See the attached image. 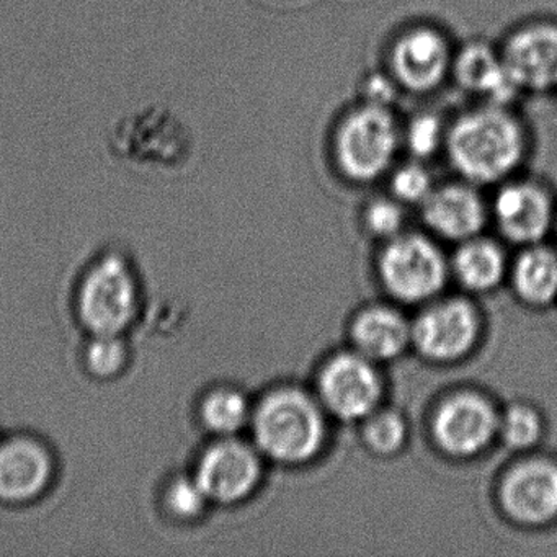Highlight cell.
Here are the masks:
<instances>
[{
	"instance_id": "6da1fadb",
	"label": "cell",
	"mask_w": 557,
	"mask_h": 557,
	"mask_svg": "<svg viewBox=\"0 0 557 557\" xmlns=\"http://www.w3.org/2000/svg\"><path fill=\"white\" fill-rule=\"evenodd\" d=\"M456 171L474 184H494L513 172L527 149L523 128L498 107L461 116L446 139Z\"/></svg>"
},
{
	"instance_id": "7a4b0ae2",
	"label": "cell",
	"mask_w": 557,
	"mask_h": 557,
	"mask_svg": "<svg viewBox=\"0 0 557 557\" xmlns=\"http://www.w3.org/2000/svg\"><path fill=\"white\" fill-rule=\"evenodd\" d=\"M324 433L321 410L301 391L270 394L253 416L257 445L280 462L308 461L321 448Z\"/></svg>"
},
{
	"instance_id": "3957f363",
	"label": "cell",
	"mask_w": 557,
	"mask_h": 557,
	"mask_svg": "<svg viewBox=\"0 0 557 557\" xmlns=\"http://www.w3.org/2000/svg\"><path fill=\"white\" fill-rule=\"evenodd\" d=\"M77 312L92 335H120L135 321L138 286L122 257H106L90 269L81 285Z\"/></svg>"
},
{
	"instance_id": "277c9868",
	"label": "cell",
	"mask_w": 557,
	"mask_h": 557,
	"mask_svg": "<svg viewBox=\"0 0 557 557\" xmlns=\"http://www.w3.org/2000/svg\"><path fill=\"white\" fill-rule=\"evenodd\" d=\"M397 129L386 107L364 106L342 123L335 138V154L342 172L358 182L374 181L393 162Z\"/></svg>"
},
{
	"instance_id": "5b68a950",
	"label": "cell",
	"mask_w": 557,
	"mask_h": 557,
	"mask_svg": "<svg viewBox=\"0 0 557 557\" xmlns=\"http://www.w3.org/2000/svg\"><path fill=\"white\" fill-rule=\"evenodd\" d=\"M380 267L384 285L400 301H425L445 285V260L425 237H397L384 250Z\"/></svg>"
},
{
	"instance_id": "8992f818",
	"label": "cell",
	"mask_w": 557,
	"mask_h": 557,
	"mask_svg": "<svg viewBox=\"0 0 557 557\" xmlns=\"http://www.w3.org/2000/svg\"><path fill=\"white\" fill-rule=\"evenodd\" d=\"M322 400L345 420L363 419L376 409L381 383L371 360L363 355H338L329 361L319 380Z\"/></svg>"
},
{
	"instance_id": "52a82bcc",
	"label": "cell",
	"mask_w": 557,
	"mask_h": 557,
	"mask_svg": "<svg viewBox=\"0 0 557 557\" xmlns=\"http://www.w3.org/2000/svg\"><path fill=\"white\" fill-rule=\"evenodd\" d=\"M195 479L210 500L234 504L246 498L259 484V458L244 443L226 440L205 451Z\"/></svg>"
},
{
	"instance_id": "ba28073f",
	"label": "cell",
	"mask_w": 557,
	"mask_h": 557,
	"mask_svg": "<svg viewBox=\"0 0 557 557\" xmlns=\"http://www.w3.org/2000/svg\"><path fill=\"white\" fill-rule=\"evenodd\" d=\"M502 61L518 89L557 90V24L543 22L517 32Z\"/></svg>"
},
{
	"instance_id": "9c48e42d",
	"label": "cell",
	"mask_w": 557,
	"mask_h": 557,
	"mask_svg": "<svg viewBox=\"0 0 557 557\" xmlns=\"http://www.w3.org/2000/svg\"><path fill=\"white\" fill-rule=\"evenodd\" d=\"M497 430L498 419L491 404L471 394L446 400L433 420L436 443L455 456L482 451Z\"/></svg>"
},
{
	"instance_id": "30bf717a",
	"label": "cell",
	"mask_w": 557,
	"mask_h": 557,
	"mask_svg": "<svg viewBox=\"0 0 557 557\" xmlns=\"http://www.w3.org/2000/svg\"><path fill=\"white\" fill-rule=\"evenodd\" d=\"M478 329V318L468 302L446 301L417 319L412 338L430 360L453 361L468 354Z\"/></svg>"
},
{
	"instance_id": "8fae6325",
	"label": "cell",
	"mask_w": 557,
	"mask_h": 557,
	"mask_svg": "<svg viewBox=\"0 0 557 557\" xmlns=\"http://www.w3.org/2000/svg\"><path fill=\"white\" fill-rule=\"evenodd\" d=\"M505 511L515 521L541 524L557 517V465L537 459L511 469L500 488Z\"/></svg>"
},
{
	"instance_id": "7c38bea8",
	"label": "cell",
	"mask_w": 557,
	"mask_h": 557,
	"mask_svg": "<svg viewBox=\"0 0 557 557\" xmlns=\"http://www.w3.org/2000/svg\"><path fill=\"white\" fill-rule=\"evenodd\" d=\"M449 53L442 35L419 28L404 35L394 45L391 67L400 86L412 92H429L445 79Z\"/></svg>"
},
{
	"instance_id": "4fadbf2b",
	"label": "cell",
	"mask_w": 557,
	"mask_h": 557,
	"mask_svg": "<svg viewBox=\"0 0 557 557\" xmlns=\"http://www.w3.org/2000/svg\"><path fill=\"white\" fill-rule=\"evenodd\" d=\"M53 478L50 453L34 438L9 440L0 445V498L5 502L34 500Z\"/></svg>"
},
{
	"instance_id": "5bb4252c",
	"label": "cell",
	"mask_w": 557,
	"mask_h": 557,
	"mask_svg": "<svg viewBox=\"0 0 557 557\" xmlns=\"http://www.w3.org/2000/svg\"><path fill=\"white\" fill-rule=\"evenodd\" d=\"M495 216L502 233L520 244L543 239L553 223V201L547 191L531 184L505 187L495 200Z\"/></svg>"
},
{
	"instance_id": "9a60e30c",
	"label": "cell",
	"mask_w": 557,
	"mask_h": 557,
	"mask_svg": "<svg viewBox=\"0 0 557 557\" xmlns=\"http://www.w3.org/2000/svg\"><path fill=\"white\" fill-rule=\"evenodd\" d=\"M425 223L440 236L462 240L475 236L484 224V205L471 188L449 185L423 201Z\"/></svg>"
},
{
	"instance_id": "2e32d148",
	"label": "cell",
	"mask_w": 557,
	"mask_h": 557,
	"mask_svg": "<svg viewBox=\"0 0 557 557\" xmlns=\"http://www.w3.org/2000/svg\"><path fill=\"white\" fill-rule=\"evenodd\" d=\"M455 74L462 89L482 94L497 106L510 102L520 90L487 45H468L456 60Z\"/></svg>"
},
{
	"instance_id": "e0dca14e",
	"label": "cell",
	"mask_w": 557,
	"mask_h": 557,
	"mask_svg": "<svg viewBox=\"0 0 557 557\" xmlns=\"http://www.w3.org/2000/svg\"><path fill=\"white\" fill-rule=\"evenodd\" d=\"M412 338V329L387 308H373L358 315L354 324V342L368 360H391L403 354Z\"/></svg>"
},
{
	"instance_id": "ac0fdd59",
	"label": "cell",
	"mask_w": 557,
	"mask_h": 557,
	"mask_svg": "<svg viewBox=\"0 0 557 557\" xmlns=\"http://www.w3.org/2000/svg\"><path fill=\"white\" fill-rule=\"evenodd\" d=\"M515 288L531 305H547L557 296V256L543 247H533L518 259L513 272Z\"/></svg>"
},
{
	"instance_id": "d6986e66",
	"label": "cell",
	"mask_w": 557,
	"mask_h": 557,
	"mask_svg": "<svg viewBox=\"0 0 557 557\" xmlns=\"http://www.w3.org/2000/svg\"><path fill=\"white\" fill-rule=\"evenodd\" d=\"M455 270L466 288L484 292L500 282L505 270L504 256L488 240H471L456 253Z\"/></svg>"
},
{
	"instance_id": "ffe728a7",
	"label": "cell",
	"mask_w": 557,
	"mask_h": 557,
	"mask_svg": "<svg viewBox=\"0 0 557 557\" xmlns=\"http://www.w3.org/2000/svg\"><path fill=\"white\" fill-rule=\"evenodd\" d=\"M201 419L211 432L233 435L249 419L246 397L233 389L213 391L201 404Z\"/></svg>"
},
{
	"instance_id": "44dd1931",
	"label": "cell",
	"mask_w": 557,
	"mask_h": 557,
	"mask_svg": "<svg viewBox=\"0 0 557 557\" xmlns=\"http://www.w3.org/2000/svg\"><path fill=\"white\" fill-rule=\"evenodd\" d=\"M87 367L96 376L110 377L126 363V348L120 335H94L86 354Z\"/></svg>"
},
{
	"instance_id": "7402d4cb",
	"label": "cell",
	"mask_w": 557,
	"mask_h": 557,
	"mask_svg": "<svg viewBox=\"0 0 557 557\" xmlns=\"http://www.w3.org/2000/svg\"><path fill=\"white\" fill-rule=\"evenodd\" d=\"M502 438L515 449H524L533 446L540 440L541 422L534 410L528 407H511L498 422Z\"/></svg>"
},
{
	"instance_id": "603a6c76",
	"label": "cell",
	"mask_w": 557,
	"mask_h": 557,
	"mask_svg": "<svg viewBox=\"0 0 557 557\" xmlns=\"http://www.w3.org/2000/svg\"><path fill=\"white\" fill-rule=\"evenodd\" d=\"M364 435H367L368 445L374 451L391 455L403 446L406 438V423L397 413L381 412L370 420Z\"/></svg>"
},
{
	"instance_id": "cb8c5ba5",
	"label": "cell",
	"mask_w": 557,
	"mask_h": 557,
	"mask_svg": "<svg viewBox=\"0 0 557 557\" xmlns=\"http://www.w3.org/2000/svg\"><path fill=\"white\" fill-rule=\"evenodd\" d=\"M172 513L181 518H195L201 515L210 498L198 484L197 479H177L172 482L165 495Z\"/></svg>"
},
{
	"instance_id": "d4e9b609",
	"label": "cell",
	"mask_w": 557,
	"mask_h": 557,
	"mask_svg": "<svg viewBox=\"0 0 557 557\" xmlns=\"http://www.w3.org/2000/svg\"><path fill=\"white\" fill-rule=\"evenodd\" d=\"M391 187L397 198L409 203H419V201L423 203L433 191L429 172L419 165H409L397 171Z\"/></svg>"
},
{
	"instance_id": "484cf974",
	"label": "cell",
	"mask_w": 557,
	"mask_h": 557,
	"mask_svg": "<svg viewBox=\"0 0 557 557\" xmlns=\"http://www.w3.org/2000/svg\"><path fill=\"white\" fill-rule=\"evenodd\" d=\"M442 141V125L432 115L417 116L407 132V145L417 158H429Z\"/></svg>"
},
{
	"instance_id": "4316f807",
	"label": "cell",
	"mask_w": 557,
	"mask_h": 557,
	"mask_svg": "<svg viewBox=\"0 0 557 557\" xmlns=\"http://www.w3.org/2000/svg\"><path fill=\"white\" fill-rule=\"evenodd\" d=\"M367 224L376 236H396L403 226V211L393 201H376L368 208Z\"/></svg>"
},
{
	"instance_id": "83f0119b",
	"label": "cell",
	"mask_w": 557,
	"mask_h": 557,
	"mask_svg": "<svg viewBox=\"0 0 557 557\" xmlns=\"http://www.w3.org/2000/svg\"><path fill=\"white\" fill-rule=\"evenodd\" d=\"M367 96L371 106L386 107L394 99V87L381 76L371 77L367 84Z\"/></svg>"
}]
</instances>
